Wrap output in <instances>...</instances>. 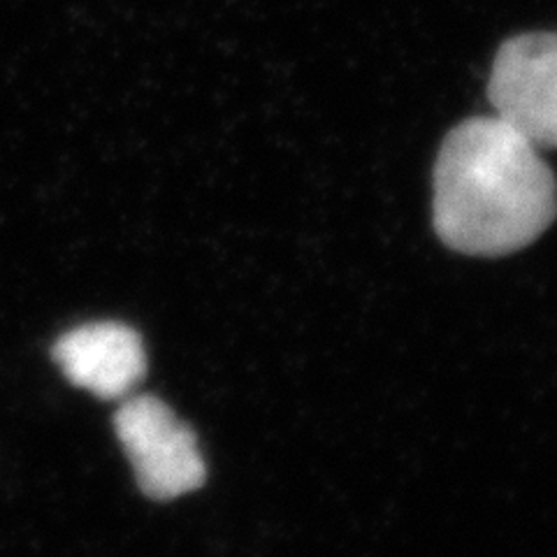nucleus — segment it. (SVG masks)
<instances>
[{
  "label": "nucleus",
  "instance_id": "nucleus-2",
  "mask_svg": "<svg viewBox=\"0 0 557 557\" xmlns=\"http://www.w3.org/2000/svg\"><path fill=\"white\" fill-rule=\"evenodd\" d=\"M114 430L147 497L174 499L205 483L207 467L196 434L161 399L128 397L114 416Z\"/></svg>",
  "mask_w": 557,
  "mask_h": 557
},
{
  "label": "nucleus",
  "instance_id": "nucleus-3",
  "mask_svg": "<svg viewBox=\"0 0 557 557\" xmlns=\"http://www.w3.org/2000/svg\"><path fill=\"white\" fill-rule=\"evenodd\" d=\"M487 98L536 147L557 149V33H522L495 57Z\"/></svg>",
  "mask_w": 557,
  "mask_h": 557
},
{
  "label": "nucleus",
  "instance_id": "nucleus-4",
  "mask_svg": "<svg viewBox=\"0 0 557 557\" xmlns=\"http://www.w3.org/2000/svg\"><path fill=\"white\" fill-rule=\"evenodd\" d=\"M54 360L75 386L102 399L128 395L147 372L143 337L116 321L70 330L57 342Z\"/></svg>",
  "mask_w": 557,
  "mask_h": 557
},
{
  "label": "nucleus",
  "instance_id": "nucleus-1",
  "mask_svg": "<svg viewBox=\"0 0 557 557\" xmlns=\"http://www.w3.org/2000/svg\"><path fill=\"white\" fill-rule=\"evenodd\" d=\"M557 216V182L530 137L495 116L453 128L434 161V231L465 256L525 249Z\"/></svg>",
  "mask_w": 557,
  "mask_h": 557
}]
</instances>
